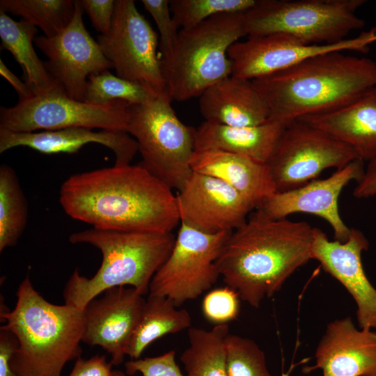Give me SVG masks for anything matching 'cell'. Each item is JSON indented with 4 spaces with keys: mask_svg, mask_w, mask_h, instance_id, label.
I'll list each match as a JSON object with an SVG mask.
<instances>
[{
    "mask_svg": "<svg viewBox=\"0 0 376 376\" xmlns=\"http://www.w3.org/2000/svg\"><path fill=\"white\" fill-rule=\"evenodd\" d=\"M58 201L69 217L100 230L170 233L180 221L173 189L140 164L72 175Z\"/></svg>",
    "mask_w": 376,
    "mask_h": 376,
    "instance_id": "6da1fadb",
    "label": "cell"
},
{
    "mask_svg": "<svg viewBox=\"0 0 376 376\" xmlns=\"http://www.w3.org/2000/svg\"><path fill=\"white\" fill-rule=\"evenodd\" d=\"M313 227L253 214L226 241L217 265L226 285L253 307L311 259Z\"/></svg>",
    "mask_w": 376,
    "mask_h": 376,
    "instance_id": "7a4b0ae2",
    "label": "cell"
},
{
    "mask_svg": "<svg viewBox=\"0 0 376 376\" xmlns=\"http://www.w3.org/2000/svg\"><path fill=\"white\" fill-rule=\"evenodd\" d=\"M252 81L269 119L288 125L338 110L376 86V61L335 51Z\"/></svg>",
    "mask_w": 376,
    "mask_h": 376,
    "instance_id": "3957f363",
    "label": "cell"
},
{
    "mask_svg": "<svg viewBox=\"0 0 376 376\" xmlns=\"http://www.w3.org/2000/svg\"><path fill=\"white\" fill-rule=\"evenodd\" d=\"M12 311L1 310V329L12 332L18 345L10 361L17 376H61L65 365L80 358L84 311L47 301L26 276Z\"/></svg>",
    "mask_w": 376,
    "mask_h": 376,
    "instance_id": "277c9868",
    "label": "cell"
},
{
    "mask_svg": "<svg viewBox=\"0 0 376 376\" xmlns=\"http://www.w3.org/2000/svg\"><path fill=\"white\" fill-rule=\"evenodd\" d=\"M173 233H158L100 230L94 228L72 233V244H88L102 253V263L91 278L75 269L63 290L65 304L83 311L106 290L129 285L142 295L149 292L155 272L175 243Z\"/></svg>",
    "mask_w": 376,
    "mask_h": 376,
    "instance_id": "5b68a950",
    "label": "cell"
},
{
    "mask_svg": "<svg viewBox=\"0 0 376 376\" xmlns=\"http://www.w3.org/2000/svg\"><path fill=\"white\" fill-rule=\"evenodd\" d=\"M247 36L244 15L225 13L180 29L171 58L162 63L166 91L185 101L232 75L229 48Z\"/></svg>",
    "mask_w": 376,
    "mask_h": 376,
    "instance_id": "8992f818",
    "label": "cell"
},
{
    "mask_svg": "<svg viewBox=\"0 0 376 376\" xmlns=\"http://www.w3.org/2000/svg\"><path fill=\"white\" fill-rule=\"evenodd\" d=\"M365 0H256L243 13L247 36L290 35L310 45L334 44L365 25Z\"/></svg>",
    "mask_w": 376,
    "mask_h": 376,
    "instance_id": "52a82bcc",
    "label": "cell"
},
{
    "mask_svg": "<svg viewBox=\"0 0 376 376\" xmlns=\"http://www.w3.org/2000/svg\"><path fill=\"white\" fill-rule=\"evenodd\" d=\"M166 92L139 104H130L126 132L137 143L139 163L171 189L180 191L193 171L196 129L175 114Z\"/></svg>",
    "mask_w": 376,
    "mask_h": 376,
    "instance_id": "ba28073f",
    "label": "cell"
},
{
    "mask_svg": "<svg viewBox=\"0 0 376 376\" xmlns=\"http://www.w3.org/2000/svg\"><path fill=\"white\" fill-rule=\"evenodd\" d=\"M130 107L122 100L104 104L78 101L57 86L19 100L12 107H1L0 129L33 132L86 127L126 132Z\"/></svg>",
    "mask_w": 376,
    "mask_h": 376,
    "instance_id": "9c48e42d",
    "label": "cell"
},
{
    "mask_svg": "<svg viewBox=\"0 0 376 376\" xmlns=\"http://www.w3.org/2000/svg\"><path fill=\"white\" fill-rule=\"evenodd\" d=\"M232 232L208 234L181 223L171 251L151 280L149 295L167 297L178 307L210 289L220 276L217 261Z\"/></svg>",
    "mask_w": 376,
    "mask_h": 376,
    "instance_id": "30bf717a",
    "label": "cell"
},
{
    "mask_svg": "<svg viewBox=\"0 0 376 376\" xmlns=\"http://www.w3.org/2000/svg\"><path fill=\"white\" fill-rule=\"evenodd\" d=\"M361 159L347 143L302 120L288 124L267 163L276 191L283 192L315 180L325 169H340Z\"/></svg>",
    "mask_w": 376,
    "mask_h": 376,
    "instance_id": "8fae6325",
    "label": "cell"
},
{
    "mask_svg": "<svg viewBox=\"0 0 376 376\" xmlns=\"http://www.w3.org/2000/svg\"><path fill=\"white\" fill-rule=\"evenodd\" d=\"M133 0H116L111 26L97 42L122 79L166 91L159 37Z\"/></svg>",
    "mask_w": 376,
    "mask_h": 376,
    "instance_id": "7c38bea8",
    "label": "cell"
},
{
    "mask_svg": "<svg viewBox=\"0 0 376 376\" xmlns=\"http://www.w3.org/2000/svg\"><path fill=\"white\" fill-rule=\"evenodd\" d=\"M376 27L334 44L310 45L285 33L248 36L228 49L232 75L253 80L287 69L315 56L335 51L368 52Z\"/></svg>",
    "mask_w": 376,
    "mask_h": 376,
    "instance_id": "4fadbf2b",
    "label": "cell"
},
{
    "mask_svg": "<svg viewBox=\"0 0 376 376\" xmlns=\"http://www.w3.org/2000/svg\"><path fill=\"white\" fill-rule=\"evenodd\" d=\"M84 10L75 1V11L70 24L57 35L36 37L37 47L48 58L45 66L70 97L84 100L87 78L112 68L100 46L89 34L83 22Z\"/></svg>",
    "mask_w": 376,
    "mask_h": 376,
    "instance_id": "5bb4252c",
    "label": "cell"
},
{
    "mask_svg": "<svg viewBox=\"0 0 376 376\" xmlns=\"http://www.w3.org/2000/svg\"><path fill=\"white\" fill-rule=\"evenodd\" d=\"M176 201L180 222L208 234L233 231L254 209L229 185L194 171L178 191Z\"/></svg>",
    "mask_w": 376,
    "mask_h": 376,
    "instance_id": "9a60e30c",
    "label": "cell"
},
{
    "mask_svg": "<svg viewBox=\"0 0 376 376\" xmlns=\"http://www.w3.org/2000/svg\"><path fill=\"white\" fill-rule=\"evenodd\" d=\"M364 171L363 161L354 160L327 178L313 180L301 187L275 193L256 208L254 213L269 219H285L297 212L314 214L329 224L336 240L344 242L351 228L340 215L338 198L350 181L358 182L361 179Z\"/></svg>",
    "mask_w": 376,
    "mask_h": 376,
    "instance_id": "2e32d148",
    "label": "cell"
},
{
    "mask_svg": "<svg viewBox=\"0 0 376 376\" xmlns=\"http://www.w3.org/2000/svg\"><path fill=\"white\" fill-rule=\"evenodd\" d=\"M369 242L363 233L351 228L347 240L331 241L320 228H313L311 259L338 280L354 298L360 329H376V289L364 272L361 253Z\"/></svg>",
    "mask_w": 376,
    "mask_h": 376,
    "instance_id": "e0dca14e",
    "label": "cell"
},
{
    "mask_svg": "<svg viewBox=\"0 0 376 376\" xmlns=\"http://www.w3.org/2000/svg\"><path fill=\"white\" fill-rule=\"evenodd\" d=\"M143 296L133 288L116 287L90 301L83 310L82 342L105 350L112 365L123 363L143 310Z\"/></svg>",
    "mask_w": 376,
    "mask_h": 376,
    "instance_id": "ac0fdd59",
    "label": "cell"
},
{
    "mask_svg": "<svg viewBox=\"0 0 376 376\" xmlns=\"http://www.w3.org/2000/svg\"><path fill=\"white\" fill-rule=\"evenodd\" d=\"M315 365L322 376H376V331L358 329L347 317L328 324L315 351Z\"/></svg>",
    "mask_w": 376,
    "mask_h": 376,
    "instance_id": "d6986e66",
    "label": "cell"
},
{
    "mask_svg": "<svg viewBox=\"0 0 376 376\" xmlns=\"http://www.w3.org/2000/svg\"><path fill=\"white\" fill-rule=\"evenodd\" d=\"M98 143L115 155L116 166L130 164L138 152L135 139L125 131L70 127L33 132H16L0 129V153L24 146L40 153H77L85 145Z\"/></svg>",
    "mask_w": 376,
    "mask_h": 376,
    "instance_id": "ffe728a7",
    "label": "cell"
},
{
    "mask_svg": "<svg viewBox=\"0 0 376 376\" xmlns=\"http://www.w3.org/2000/svg\"><path fill=\"white\" fill-rule=\"evenodd\" d=\"M204 121L230 127H251L269 120L270 111L252 80L230 75L199 97Z\"/></svg>",
    "mask_w": 376,
    "mask_h": 376,
    "instance_id": "44dd1931",
    "label": "cell"
},
{
    "mask_svg": "<svg viewBox=\"0 0 376 376\" xmlns=\"http://www.w3.org/2000/svg\"><path fill=\"white\" fill-rule=\"evenodd\" d=\"M193 171L218 178L237 190L257 208L276 193L267 164L220 150H195Z\"/></svg>",
    "mask_w": 376,
    "mask_h": 376,
    "instance_id": "7402d4cb",
    "label": "cell"
},
{
    "mask_svg": "<svg viewBox=\"0 0 376 376\" xmlns=\"http://www.w3.org/2000/svg\"><path fill=\"white\" fill-rule=\"evenodd\" d=\"M297 120L347 143L363 162L376 159V86L338 110Z\"/></svg>",
    "mask_w": 376,
    "mask_h": 376,
    "instance_id": "603a6c76",
    "label": "cell"
},
{
    "mask_svg": "<svg viewBox=\"0 0 376 376\" xmlns=\"http://www.w3.org/2000/svg\"><path fill=\"white\" fill-rule=\"evenodd\" d=\"M287 125L271 119L251 127H230L203 121L195 131V150H220L267 164Z\"/></svg>",
    "mask_w": 376,
    "mask_h": 376,
    "instance_id": "cb8c5ba5",
    "label": "cell"
},
{
    "mask_svg": "<svg viewBox=\"0 0 376 376\" xmlns=\"http://www.w3.org/2000/svg\"><path fill=\"white\" fill-rule=\"evenodd\" d=\"M37 33L36 26L31 23L23 19L15 21L0 11L1 49L10 52L20 65L25 83L33 94L60 86L35 52L33 43Z\"/></svg>",
    "mask_w": 376,
    "mask_h": 376,
    "instance_id": "d4e9b609",
    "label": "cell"
},
{
    "mask_svg": "<svg viewBox=\"0 0 376 376\" xmlns=\"http://www.w3.org/2000/svg\"><path fill=\"white\" fill-rule=\"evenodd\" d=\"M191 316L186 309H178L167 297L149 295L131 339L127 355L139 359L146 348L167 334L191 327Z\"/></svg>",
    "mask_w": 376,
    "mask_h": 376,
    "instance_id": "484cf974",
    "label": "cell"
},
{
    "mask_svg": "<svg viewBox=\"0 0 376 376\" xmlns=\"http://www.w3.org/2000/svg\"><path fill=\"white\" fill-rule=\"evenodd\" d=\"M228 324L210 330L188 329L189 345L180 357L187 376H228L226 340Z\"/></svg>",
    "mask_w": 376,
    "mask_h": 376,
    "instance_id": "4316f807",
    "label": "cell"
},
{
    "mask_svg": "<svg viewBox=\"0 0 376 376\" xmlns=\"http://www.w3.org/2000/svg\"><path fill=\"white\" fill-rule=\"evenodd\" d=\"M28 204L15 171L0 166V251L15 246L27 223Z\"/></svg>",
    "mask_w": 376,
    "mask_h": 376,
    "instance_id": "83f0119b",
    "label": "cell"
},
{
    "mask_svg": "<svg viewBox=\"0 0 376 376\" xmlns=\"http://www.w3.org/2000/svg\"><path fill=\"white\" fill-rule=\"evenodd\" d=\"M0 11L20 16L38 26L47 38L63 31L71 22L75 11L72 0H1Z\"/></svg>",
    "mask_w": 376,
    "mask_h": 376,
    "instance_id": "f1b7e54d",
    "label": "cell"
},
{
    "mask_svg": "<svg viewBox=\"0 0 376 376\" xmlns=\"http://www.w3.org/2000/svg\"><path fill=\"white\" fill-rule=\"evenodd\" d=\"M159 93L148 84L124 79L104 70L88 77L84 102L104 104L122 100L130 104H139Z\"/></svg>",
    "mask_w": 376,
    "mask_h": 376,
    "instance_id": "f546056e",
    "label": "cell"
},
{
    "mask_svg": "<svg viewBox=\"0 0 376 376\" xmlns=\"http://www.w3.org/2000/svg\"><path fill=\"white\" fill-rule=\"evenodd\" d=\"M256 0H171L173 21L180 29L194 27L220 14L242 13L250 9Z\"/></svg>",
    "mask_w": 376,
    "mask_h": 376,
    "instance_id": "4dcf8cb0",
    "label": "cell"
},
{
    "mask_svg": "<svg viewBox=\"0 0 376 376\" xmlns=\"http://www.w3.org/2000/svg\"><path fill=\"white\" fill-rule=\"evenodd\" d=\"M228 376H274L263 351L253 340L229 334L226 338Z\"/></svg>",
    "mask_w": 376,
    "mask_h": 376,
    "instance_id": "1f68e13d",
    "label": "cell"
},
{
    "mask_svg": "<svg viewBox=\"0 0 376 376\" xmlns=\"http://www.w3.org/2000/svg\"><path fill=\"white\" fill-rule=\"evenodd\" d=\"M240 299L239 295L227 285L212 290L203 298V316L215 325L228 324L239 315Z\"/></svg>",
    "mask_w": 376,
    "mask_h": 376,
    "instance_id": "d6a6232c",
    "label": "cell"
},
{
    "mask_svg": "<svg viewBox=\"0 0 376 376\" xmlns=\"http://www.w3.org/2000/svg\"><path fill=\"white\" fill-rule=\"evenodd\" d=\"M141 2L157 25L163 63L172 56L180 29L173 21L169 0H142Z\"/></svg>",
    "mask_w": 376,
    "mask_h": 376,
    "instance_id": "836d02e7",
    "label": "cell"
},
{
    "mask_svg": "<svg viewBox=\"0 0 376 376\" xmlns=\"http://www.w3.org/2000/svg\"><path fill=\"white\" fill-rule=\"evenodd\" d=\"M127 375L140 373L142 376H187L184 375L175 361V350L143 359H132L125 363ZM112 376H126L120 370H112Z\"/></svg>",
    "mask_w": 376,
    "mask_h": 376,
    "instance_id": "e575fe53",
    "label": "cell"
},
{
    "mask_svg": "<svg viewBox=\"0 0 376 376\" xmlns=\"http://www.w3.org/2000/svg\"><path fill=\"white\" fill-rule=\"evenodd\" d=\"M79 2L88 14L93 27L100 34L107 33L111 26L116 1L79 0Z\"/></svg>",
    "mask_w": 376,
    "mask_h": 376,
    "instance_id": "d590c367",
    "label": "cell"
},
{
    "mask_svg": "<svg viewBox=\"0 0 376 376\" xmlns=\"http://www.w3.org/2000/svg\"><path fill=\"white\" fill-rule=\"evenodd\" d=\"M111 366L105 356L97 354L88 359L80 357L68 376H112Z\"/></svg>",
    "mask_w": 376,
    "mask_h": 376,
    "instance_id": "8d00e7d4",
    "label": "cell"
},
{
    "mask_svg": "<svg viewBox=\"0 0 376 376\" xmlns=\"http://www.w3.org/2000/svg\"><path fill=\"white\" fill-rule=\"evenodd\" d=\"M18 345L10 331L0 328V376H17L11 368V359Z\"/></svg>",
    "mask_w": 376,
    "mask_h": 376,
    "instance_id": "74e56055",
    "label": "cell"
},
{
    "mask_svg": "<svg viewBox=\"0 0 376 376\" xmlns=\"http://www.w3.org/2000/svg\"><path fill=\"white\" fill-rule=\"evenodd\" d=\"M353 195L357 198L376 196V159L368 162L363 177L353 191Z\"/></svg>",
    "mask_w": 376,
    "mask_h": 376,
    "instance_id": "f35d334b",
    "label": "cell"
},
{
    "mask_svg": "<svg viewBox=\"0 0 376 376\" xmlns=\"http://www.w3.org/2000/svg\"><path fill=\"white\" fill-rule=\"evenodd\" d=\"M0 74L3 77L15 88L18 94L19 100L25 99L33 94L30 88L25 82H22L16 75H15L0 60Z\"/></svg>",
    "mask_w": 376,
    "mask_h": 376,
    "instance_id": "ab89813d",
    "label": "cell"
},
{
    "mask_svg": "<svg viewBox=\"0 0 376 376\" xmlns=\"http://www.w3.org/2000/svg\"><path fill=\"white\" fill-rule=\"evenodd\" d=\"M290 375V370L288 371L287 373H284L283 371L281 373V376H289Z\"/></svg>",
    "mask_w": 376,
    "mask_h": 376,
    "instance_id": "60d3db41",
    "label": "cell"
}]
</instances>
